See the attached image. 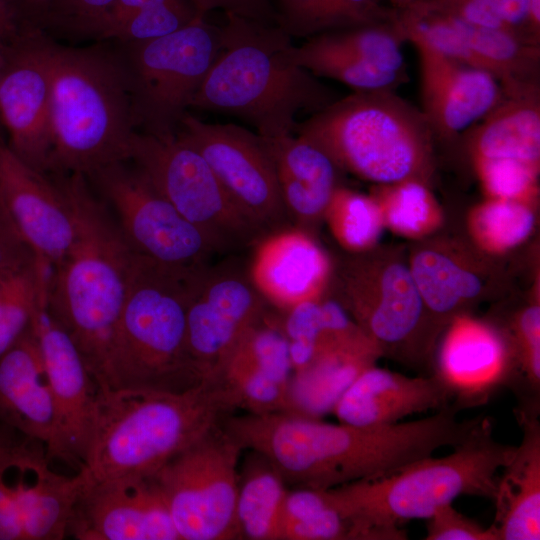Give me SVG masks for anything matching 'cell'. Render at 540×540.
Segmentation results:
<instances>
[{"instance_id": "6da1fadb", "label": "cell", "mask_w": 540, "mask_h": 540, "mask_svg": "<svg viewBox=\"0 0 540 540\" xmlns=\"http://www.w3.org/2000/svg\"><path fill=\"white\" fill-rule=\"evenodd\" d=\"M448 405L434 415L382 426L333 424L279 412L231 414L224 427L243 450L265 457L287 486L327 490L378 477L462 442L480 416L459 420Z\"/></svg>"}, {"instance_id": "7a4b0ae2", "label": "cell", "mask_w": 540, "mask_h": 540, "mask_svg": "<svg viewBox=\"0 0 540 540\" xmlns=\"http://www.w3.org/2000/svg\"><path fill=\"white\" fill-rule=\"evenodd\" d=\"M52 177L69 199L76 235L64 258L51 269L46 308L98 382L126 299L135 252L86 176Z\"/></svg>"}, {"instance_id": "3957f363", "label": "cell", "mask_w": 540, "mask_h": 540, "mask_svg": "<svg viewBox=\"0 0 540 540\" xmlns=\"http://www.w3.org/2000/svg\"><path fill=\"white\" fill-rule=\"evenodd\" d=\"M238 409V395L223 376L176 393L99 387L93 435L79 470L93 481L152 477Z\"/></svg>"}, {"instance_id": "277c9868", "label": "cell", "mask_w": 540, "mask_h": 540, "mask_svg": "<svg viewBox=\"0 0 540 540\" xmlns=\"http://www.w3.org/2000/svg\"><path fill=\"white\" fill-rule=\"evenodd\" d=\"M223 45L190 108L232 115L266 138L294 134L298 117L340 96L292 62V39L275 24L226 15Z\"/></svg>"}, {"instance_id": "5b68a950", "label": "cell", "mask_w": 540, "mask_h": 540, "mask_svg": "<svg viewBox=\"0 0 540 540\" xmlns=\"http://www.w3.org/2000/svg\"><path fill=\"white\" fill-rule=\"evenodd\" d=\"M207 265L176 267L135 253L99 387L176 393L204 381L187 351L186 316Z\"/></svg>"}, {"instance_id": "8992f818", "label": "cell", "mask_w": 540, "mask_h": 540, "mask_svg": "<svg viewBox=\"0 0 540 540\" xmlns=\"http://www.w3.org/2000/svg\"><path fill=\"white\" fill-rule=\"evenodd\" d=\"M50 174L84 176L128 161L135 125L126 72L116 45L74 47L50 36Z\"/></svg>"}, {"instance_id": "52a82bcc", "label": "cell", "mask_w": 540, "mask_h": 540, "mask_svg": "<svg viewBox=\"0 0 540 540\" xmlns=\"http://www.w3.org/2000/svg\"><path fill=\"white\" fill-rule=\"evenodd\" d=\"M515 446L496 440L490 418L481 416L444 457L430 455L385 475L329 490L354 522L360 540H403L407 534L402 524L426 520L460 496L493 500L499 473Z\"/></svg>"}, {"instance_id": "ba28073f", "label": "cell", "mask_w": 540, "mask_h": 540, "mask_svg": "<svg viewBox=\"0 0 540 540\" xmlns=\"http://www.w3.org/2000/svg\"><path fill=\"white\" fill-rule=\"evenodd\" d=\"M337 167L379 184L419 180L430 160L432 130L421 109L395 90L353 91L296 126Z\"/></svg>"}, {"instance_id": "9c48e42d", "label": "cell", "mask_w": 540, "mask_h": 540, "mask_svg": "<svg viewBox=\"0 0 540 540\" xmlns=\"http://www.w3.org/2000/svg\"><path fill=\"white\" fill-rule=\"evenodd\" d=\"M113 43L126 72L137 131L175 135L222 48V26L198 17L163 37Z\"/></svg>"}, {"instance_id": "30bf717a", "label": "cell", "mask_w": 540, "mask_h": 540, "mask_svg": "<svg viewBox=\"0 0 540 540\" xmlns=\"http://www.w3.org/2000/svg\"><path fill=\"white\" fill-rule=\"evenodd\" d=\"M221 253L254 247L267 236L241 209L204 158L176 134L137 131L129 160Z\"/></svg>"}, {"instance_id": "8fae6325", "label": "cell", "mask_w": 540, "mask_h": 540, "mask_svg": "<svg viewBox=\"0 0 540 540\" xmlns=\"http://www.w3.org/2000/svg\"><path fill=\"white\" fill-rule=\"evenodd\" d=\"M243 451L222 421L153 476L180 540L240 539L236 500Z\"/></svg>"}, {"instance_id": "7c38bea8", "label": "cell", "mask_w": 540, "mask_h": 540, "mask_svg": "<svg viewBox=\"0 0 540 540\" xmlns=\"http://www.w3.org/2000/svg\"><path fill=\"white\" fill-rule=\"evenodd\" d=\"M118 161L86 176L106 205L132 250L176 267H199L221 253L198 227L183 217L134 164Z\"/></svg>"}, {"instance_id": "4fadbf2b", "label": "cell", "mask_w": 540, "mask_h": 540, "mask_svg": "<svg viewBox=\"0 0 540 540\" xmlns=\"http://www.w3.org/2000/svg\"><path fill=\"white\" fill-rule=\"evenodd\" d=\"M8 432L1 424L0 540L64 539L81 478L54 472L41 442Z\"/></svg>"}, {"instance_id": "5bb4252c", "label": "cell", "mask_w": 540, "mask_h": 540, "mask_svg": "<svg viewBox=\"0 0 540 540\" xmlns=\"http://www.w3.org/2000/svg\"><path fill=\"white\" fill-rule=\"evenodd\" d=\"M176 135L204 158L246 215L266 235L293 227L264 138L235 124L207 123L188 112Z\"/></svg>"}, {"instance_id": "9a60e30c", "label": "cell", "mask_w": 540, "mask_h": 540, "mask_svg": "<svg viewBox=\"0 0 540 540\" xmlns=\"http://www.w3.org/2000/svg\"><path fill=\"white\" fill-rule=\"evenodd\" d=\"M268 309L248 266L230 259L203 269L187 309L186 346L204 380L222 377L240 342Z\"/></svg>"}, {"instance_id": "2e32d148", "label": "cell", "mask_w": 540, "mask_h": 540, "mask_svg": "<svg viewBox=\"0 0 540 540\" xmlns=\"http://www.w3.org/2000/svg\"><path fill=\"white\" fill-rule=\"evenodd\" d=\"M49 38L39 27L28 29L14 42L0 76V124L7 144L46 174L52 152Z\"/></svg>"}, {"instance_id": "e0dca14e", "label": "cell", "mask_w": 540, "mask_h": 540, "mask_svg": "<svg viewBox=\"0 0 540 540\" xmlns=\"http://www.w3.org/2000/svg\"><path fill=\"white\" fill-rule=\"evenodd\" d=\"M0 210L51 269L71 248L76 222L59 183L19 158L0 138Z\"/></svg>"}, {"instance_id": "ac0fdd59", "label": "cell", "mask_w": 540, "mask_h": 540, "mask_svg": "<svg viewBox=\"0 0 540 540\" xmlns=\"http://www.w3.org/2000/svg\"><path fill=\"white\" fill-rule=\"evenodd\" d=\"M67 537L78 540H180L153 476L99 481L85 476L68 524Z\"/></svg>"}, {"instance_id": "d6986e66", "label": "cell", "mask_w": 540, "mask_h": 540, "mask_svg": "<svg viewBox=\"0 0 540 540\" xmlns=\"http://www.w3.org/2000/svg\"><path fill=\"white\" fill-rule=\"evenodd\" d=\"M46 300V298H45ZM35 331L59 428V460L83 466L96 420L99 387L64 329L41 305Z\"/></svg>"}, {"instance_id": "ffe728a7", "label": "cell", "mask_w": 540, "mask_h": 540, "mask_svg": "<svg viewBox=\"0 0 540 540\" xmlns=\"http://www.w3.org/2000/svg\"><path fill=\"white\" fill-rule=\"evenodd\" d=\"M420 65L422 112L433 136L455 138L488 114L501 98L490 73L464 65L417 36H408Z\"/></svg>"}, {"instance_id": "44dd1931", "label": "cell", "mask_w": 540, "mask_h": 540, "mask_svg": "<svg viewBox=\"0 0 540 540\" xmlns=\"http://www.w3.org/2000/svg\"><path fill=\"white\" fill-rule=\"evenodd\" d=\"M0 424L41 442L59 460L56 410L32 328L0 358Z\"/></svg>"}, {"instance_id": "7402d4cb", "label": "cell", "mask_w": 540, "mask_h": 540, "mask_svg": "<svg viewBox=\"0 0 540 540\" xmlns=\"http://www.w3.org/2000/svg\"><path fill=\"white\" fill-rule=\"evenodd\" d=\"M253 248L249 274L269 305L285 311L318 299L329 263L306 231L287 228L265 236Z\"/></svg>"}, {"instance_id": "603a6c76", "label": "cell", "mask_w": 540, "mask_h": 540, "mask_svg": "<svg viewBox=\"0 0 540 540\" xmlns=\"http://www.w3.org/2000/svg\"><path fill=\"white\" fill-rule=\"evenodd\" d=\"M450 404V393L435 374L408 377L372 365L350 384L332 412L343 424L382 426Z\"/></svg>"}, {"instance_id": "cb8c5ba5", "label": "cell", "mask_w": 540, "mask_h": 540, "mask_svg": "<svg viewBox=\"0 0 540 540\" xmlns=\"http://www.w3.org/2000/svg\"><path fill=\"white\" fill-rule=\"evenodd\" d=\"M506 359L499 334L482 323L459 319L443 341L435 375L450 393L451 405L465 409L510 384Z\"/></svg>"}, {"instance_id": "d4e9b609", "label": "cell", "mask_w": 540, "mask_h": 540, "mask_svg": "<svg viewBox=\"0 0 540 540\" xmlns=\"http://www.w3.org/2000/svg\"><path fill=\"white\" fill-rule=\"evenodd\" d=\"M539 404L523 403L516 416L522 438L501 469L494 494L497 540L540 539Z\"/></svg>"}, {"instance_id": "484cf974", "label": "cell", "mask_w": 540, "mask_h": 540, "mask_svg": "<svg viewBox=\"0 0 540 540\" xmlns=\"http://www.w3.org/2000/svg\"><path fill=\"white\" fill-rule=\"evenodd\" d=\"M263 138L293 227L305 231L326 212L338 167L322 149L295 134Z\"/></svg>"}, {"instance_id": "4316f807", "label": "cell", "mask_w": 540, "mask_h": 540, "mask_svg": "<svg viewBox=\"0 0 540 540\" xmlns=\"http://www.w3.org/2000/svg\"><path fill=\"white\" fill-rule=\"evenodd\" d=\"M498 103L467 131L476 159H514L539 166L540 82L501 85Z\"/></svg>"}, {"instance_id": "83f0119b", "label": "cell", "mask_w": 540, "mask_h": 540, "mask_svg": "<svg viewBox=\"0 0 540 540\" xmlns=\"http://www.w3.org/2000/svg\"><path fill=\"white\" fill-rule=\"evenodd\" d=\"M379 348L364 334L318 346L308 364L293 373L290 413L320 419L366 368L374 365Z\"/></svg>"}, {"instance_id": "f1b7e54d", "label": "cell", "mask_w": 540, "mask_h": 540, "mask_svg": "<svg viewBox=\"0 0 540 540\" xmlns=\"http://www.w3.org/2000/svg\"><path fill=\"white\" fill-rule=\"evenodd\" d=\"M349 297L357 325L380 352L412 345L425 305L410 268L390 264L380 276L378 296Z\"/></svg>"}, {"instance_id": "f546056e", "label": "cell", "mask_w": 540, "mask_h": 540, "mask_svg": "<svg viewBox=\"0 0 540 540\" xmlns=\"http://www.w3.org/2000/svg\"><path fill=\"white\" fill-rule=\"evenodd\" d=\"M275 24L291 39L395 23L396 9L378 0H272Z\"/></svg>"}, {"instance_id": "4dcf8cb0", "label": "cell", "mask_w": 540, "mask_h": 540, "mask_svg": "<svg viewBox=\"0 0 540 540\" xmlns=\"http://www.w3.org/2000/svg\"><path fill=\"white\" fill-rule=\"evenodd\" d=\"M239 468L236 521L240 539L280 540L286 483L257 452L247 450Z\"/></svg>"}, {"instance_id": "1f68e13d", "label": "cell", "mask_w": 540, "mask_h": 540, "mask_svg": "<svg viewBox=\"0 0 540 540\" xmlns=\"http://www.w3.org/2000/svg\"><path fill=\"white\" fill-rule=\"evenodd\" d=\"M280 540H359V535L329 489L297 487L285 495Z\"/></svg>"}, {"instance_id": "d6a6232c", "label": "cell", "mask_w": 540, "mask_h": 540, "mask_svg": "<svg viewBox=\"0 0 540 540\" xmlns=\"http://www.w3.org/2000/svg\"><path fill=\"white\" fill-rule=\"evenodd\" d=\"M51 268L38 257L0 273V358L34 325Z\"/></svg>"}, {"instance_id": "836d02e7", "label": "cell", "mask_w": 540, "mask_h": 540, "mask_svg": "<svg viewBox=\"0 0 540 540\" xmlns=\"http://www.w3.org/2000/svg\"><path fill=\"white\" fill-rule=\"evenodd\" d=\"M287 55L318 78L335 80L353 91L395 90L404 75L384 72L362 59L333 47L319 36L291 45Z\"/></svg>"}, {"instance_id": "e575fe53", "label": "cell", "mask_w": 540, "mask_h": 540, "mask_svg": "<svg viewBox=\"0 0 540 540\" xmlns=\"http://www.w3.org/2000/svg\"><path fill=\"white\" fill-rule=\"evenodd\" d=\"M410 271L424 305L437 314H447L481 290L479 278L447 256L432 250L419 252Z\"/></svg>"}, {"instance_id": "d590c367", "label": "cell", "mask_w": 540, "mask_h": 540, "mask_svg": "<svg viewBox=\"0 0 540 540\" xmlns=\"http://www.w3.org/2000/svg\"><path fill=\"white\" fill-rule=\"evenodd\" d=\"M327 44L348 52L384 72L405 75L402 44L395 23L376 24L318 35Z\"/></svg>"}, {"instance_id": "8d00e7d4", "label": "cell", "mask_w": 540, "mask_h": 540, "mask_svg": "<svg viewBox=\"0 0 540 540\" xmlns=\"http://www.w3.org/2000/svg\"><path fill=\"white\" fill-rule=\"evenodd\" d=\"M337 239L350 249L371 246L382 231L381 206L372 198L336 188L326 209Z\"/></svg>"}, {"instance_id": "74e56055", "label": "cell", "mask_w": 540, "mask_h": 540, "mask_svg": "<svg viewBox=\"0 0 540 540\" xmlns=\"http://www.w3.org/2000/svg\"><path fill=\"white\" fill-rule=\"evenodd\" d=\"M533 212L518 200L495 199L480 207L473 219L475 233L486 246L511 248L531 233Z\"/></svg>"}, {"instance_id": "f35d334b", "label": "cell", "mask_w": 540, "mask_h": 540, "mask_svg": "<svg viewBox=\"0 0 540 540\" xmlns=\"http://www.w3.org/2000/svg\"><path fill=\"white\" fill-rule=\"evenodd\" d=\"M198 17L203 16L190 0H164L128 18L107 41L127 44L156 39L180 30Z\"/></svg>"}, {"instance_id": "ab89813d", "label": "cell", "mask_w": 540, "mask_h": 540, "mask_svg": "<svg viewBox=\"0 0 540 540\" xmlns=\"http://www.w3.org/2000/svg\"><path fill=\"white\" fill-rule=\"evenodd\" d=\"M118 0H52L40 28L69 39H95L106 15Z\"/></svg>"}, {"instance_id": "60d3db41", "label": "cell", "mask_w": 540, "mask_h": 540, "mask_svg": "<svg viewBox=\"0 0 540 540\" xmlns=\"http://www.w3.org/2000/svg\"><path fill=\"white\" fill-rule=\"evenodd\" d=\"M386 193L385 218L388 224L404 234H418L426 230L433 220L434 206L423 182L405 180L391 184Z\"/></svg>"}, {"instance_id": "b9f144b4", "label": "cell", "mask_w": 540, "mask_h": 540, "mask_svg": "<svg viewBox=\"0 0 540 540\" xmlns=\"http://www.w3.org/2000/svg\"><path fill=\"white\" fill-rule=\"evenodd\" d=\"M481 179L497 199L518 200L533 187L538 167L514 159H476Z\"/></svg>"}, {"instance_id": "7bdbcfd3", "label": "cell", "mask_w": 540, "mask_h": 540, "mask_svg": "<svg viewBox=\"0 0 540 540\" xmlns=\"http://www.w3.org/2000/svg\"><path fill=\"white\" fill-rule=\"evenodd\" d=\"M425 540H497V537L491 526H482L448 504L426 519Z\"/></svg>"}, {"instance_id": "ee69618b", "label": "cell", "mask_w": 540, "mask_h": 540, "mask_svg": "<svg viewBox=\"0 0 540 540\" xmlns=\"http://www.w3.org/2000/svg\"><path fill=\"white\" fill-rule=\"evenodd\" d=\"M200 16L215 10L264 24H275L272 0H190ZM276 25V24H275Z\"/></svg>"}, {"instance_id": "f6af8a7d", "label": "cell", "mask_w": 540, "mask_h": 540, "mask_svg": "<svg viewBox=\"0 0 540 540\" xmlns=\"http://www.w3.org/2000/svg\"><path fill=\"white\" fill-rule=\"evenodd\" d=\"M35 257L0 210V273L24 265Z\"/></svg>"}, {"instance_id": "bcb514c9", "label": "cell", "mask_w": 540, "mask_h": 540, "mask_svg": "<svg viewBox=\"0 0 540 540\" xmlns=\"http://www.w3.org/2000/svg\"><path fill=\"white\" fill-rule=\"evenodd\" d=\"M162 1L164 0H118L99 26L95 39L107 41L128 18Z\"/></svg>"}, {"instance_id": "7dc6e473", "label": "cell", "mask_w": 540, "mask_h": 540, "mask_svg": "<svg viewBox=\"0 0 540 540\" xmlns=\"http://www.w3.org/2000/svg\"><path fill=\"white\" fill-rule=\"evenodd\" d=\"M33 26L27 24L12 0H0V38L15 41Z\"/></svg>"}, {"instance_id": "c3c4849f", "label": "cell", "mask_w": 540, "mask_h": 540, "mask_svg": "<svg viewBox=\"0 0 540 540\" xmlns=\"http://www.w3.org/2000/svg\"><path fill=\"white\" fill-rule=\"evenodd\" d=\"M12 2L26 23L39 27L52 0H12Z\"/></svg>"}, {"instance_id": "681fc988", "label": "cell", "mask_w": 540, "mask_h": 540, "mask_svg": "<svg viewBox=\"0 0 540 540\" xmlns=\"http://www.w3.org/2000/svg\"><path fill=\"white\" fill-rule=\"evenodd\" d=\"M529 32L540 43V0H529Z\"/></svg>"}, {"instance_id": "f907efd6", "label": "cell", "mask_w": 540, "mask_h": 540, "mask_svg": "<svg viewBox=\"0 0 540 540\" xmlns=\"http://www.w3.org/2000/svg\"><path fill=\"white\" fill-rule=\"evenodd\" d=\"M15 41H6L0 38V76L5 68L12 46Z\"/></svg>"}, {"instance_id": "816d5d0a", "label": "cell", "mask_w": 540, "mask_h": 540, "mask_svg": "<svg viewBox=\"0 0 540 540\" xmlns=\"http://www.w3.org/2000/svg\"><path fill=\"white\" fill-rule=\"evenodd\" d=\"M378 1L396 10H400V9L406 8L410 5H413L415 3H418L424 0H378Z\"/></svg>"}]
</instances>
